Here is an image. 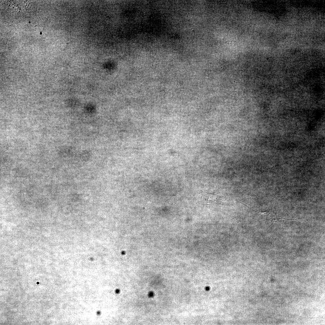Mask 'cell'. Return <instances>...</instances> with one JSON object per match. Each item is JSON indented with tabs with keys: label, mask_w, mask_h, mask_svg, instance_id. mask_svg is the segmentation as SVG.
I'll list each match as a JSON object with an SVG mask.
<instances>
[{
	"label": "cell",
	"mask_w": 325,
	"mask_h": 325,
	"mask_svg": "<svg viewBox=\"0 0 325 325\" xmlns=\"http://www.w3.org/2000/svg\"><path fill=\"white\" fill-rule=\"evenodd\" d=\"M202 198L207 205L215 206L222 207L223 201L227 198L226 197L220 196L214 193L201 191Z\"/></svg>",
	"instance_id": "1"
},
{
	"label": "cell",
	"mask_w": 325,
	"mask_h": 325,
	"mask_svg": "<svg viewBox=\"0 0 325 325\" xmlns=\"http://www.w3.org/2000/svg\"><path fill=\"white\" fill-rule=\"evenodd\" d=\"M242 203L245 205L247 207H249L251 209H252L253 211L255 212L256 213H258V214L263 215L264 217H265L268 220H271L272 221H278L280 219H284L286 220H296V219H289L285 218L280 215H277L276 214L273 210L272 208H269L268 210L265 212H260L255 211L250 207L248 206L244 203Z\"/></svg>",
	"instance_id": "2"
}]
</instances>
